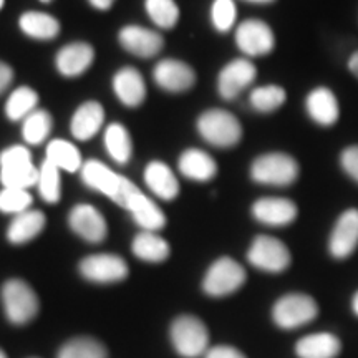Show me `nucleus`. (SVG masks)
I'll return each instance as SVG.
<instances>
[{
    "instance_id": "obj_45",
    "label": "nucleus",
    "mask_w": 358,
    "mask_h": 358,
    "mask_svg": "<svg viewBox=\"0 0 358 358\" xmlns=\"http://www.w3.org/2000/svg\"><path fill=\"white\" fill-rule=\"evenodd\" d=\"M0 358H7V355L2 350H0Z\"/></svg>"
},
{
    "instance_id": "obj_41",
    "label": "nucleus",
    "mask_w": 358,
    "mask_h": 358,
    "mask_svg": "<svg viewBox=\"0 0 358 358\" xmlns=\"http://www.w3.org/2000/svg\"><path fill=\"white\" fill-rule=\"evenodd\" d=\"M348 70L358 80V50L353 52L350 58H348Z\"/></svg>"
},
{
    "instance_id": "obj_35",
    "label": "nucleus",
    "mask_w": 358,
    "mask_h": 358,
    "mask_svg": "<svg viewBox=\"0 0 358 358\" xmlns=\"http://www.w3.org/2000/svg\"><path fill=\"white\" fill-rule=\"evenodd\" d=\"M146 12L150 19L161 29H171L179 19V8L174 0H146Z\"/></svg>"
},
{
    "instance_id": "obj_44",
    "label": "nucleus",
    "mask_w": 358,
    "mask_h": 358,
    "mask_svg": "<svg viewBox=\"0 0 358 358\" xmlns=\"http://www.w3.org/2000/svg\"><path fill=\"white\" fill-rule=\"evenodd\" d=\"M248 2H252V3H271V2H274V0H248Z\"/></svg>"
},
{
    "instance_id": "obj_14",
    "label": "nucleus",
    "mask_w": 358,
    "mask_h": 358,
    "mask_svg": "<svg viewBox=\"0 0 358 358\" xmlns=\"http://www.w3.org/2000/svg\"><path fill=\"white\" fill-rule=\"evenodd\" d=\"M358 248V209H347L335 222L329 250L335 259H347Z\"/></svg>"
},
{
    "instance_id": "obj_36",
    "label": "nucleus",
    "mask_w": 358,
    "mask_h": 358,
    "mask_svg": "<svg viewBox=\"0 0 358 358\" xmlns=\"http://www.w3.org/2000/svg\"><path fill=\"white\" fill-rule=\"evenodd\" d=\"M32 204V196L27 189L3 187L0 191V211L6 214H22L29 211Z\"/></svg>"
},
{
    "instance_id": "obj_4",
    "label": "nucleus",
    "mask_w": 358,
    "mask_h": 358,
    "mask_svg": "<svg viewBox=\"0 0 358 358\" xmlns=\"http://www.w3.org/2000/svg\"><path fill=\"white\" fill-rule=\"evenodd\" d=\"M198 131L209 145L217 148H232L243 138L239 120L226 110L204 111L198 120Z\"/></svg>"
},
{
    "instance_id": "obj_26",
    "label": "nucleus",
    "mask_w": 358,
    "mask_h": 358,
    "mask_svg": "<svg viewBox=\"0 0 358 358\" xmlns=\"http://www.w3.org/2000/svg\"><path fill=\"white\" fill-rule=\"evenodd\" d=\"M133 254L146 262H163L169 257V244L156 232L145 231L133 241Z\"/></svg>"
},
{
    "instance_id": "obj_27",
    "label": "nucleus",
    "mask_w": 358,
    "mask_h": 358,
    "mask_svg": "<svg viewBox=\"0 0 358 358\" xmlns=\"http://www.w3.org/2000/svg\"><path fill=\"white\" fill-rule=\"evenodd\" d=\"M19 25L22 32L37 40H52L60 32V24L55 17L43 12H25L20 17Z\"/></svg>"
},
{
    "instance_id": "obj_15",
    "label": "nucleus",
    "mask_w": 358,
    "mask_h": 358,
    "mask_svg": "<svg viewBox=\"0 0 358 358\" xmlns=\"http://www.w3.org/2000/svg\"><path fill=\"white\" fill-rule=\"evenodd\" d=\"M155 82L166 92L179 93L189 90L196 83V73L189 65L179 60H161L153 70Z\"/></svg>"
},
{
    "instance_id": "obj_39",
    "label": "nucleus",
    "mask_w": 358,
    "mask_h": 358,
    "mask_svg": "<svg viewBox=\"0 0 358 358\" xmlns=\"http://www.w3.org/2000/svg\"><path fill=\"white\" fill-rule=\"evenodd\" d=\"M206 358H245V355L234 347L219 345V347L211 348V350H208Z\"/></svg>"
},
{
    "instance_id": "obj_43",
    "label": "nucleus",
    "mask_w": 358,
    "mask_h": 358,
    "mask_svg": "<svg viewBox=\"0 0 358 358\" xmlns=\"http://www.w3.org/2000/svg\"><path fill=\"white\" fill-rule=\"evenodd\" d=\"M352 308H353V312L357 313L358 315V292L353 295V301H352Z\"/></svg>"
},
{
    "instance_id": "obj_32",
    "label": "nucleus",
    "mask_w": 358,
    "mask_h": 358,
    "mask_svg": "<svg viewBox=\"0 0 358 358\" xmlns=\"http://www.w3.org/2000/svg\"><path fill=\"white\" fill-rule=\"evenodd\" d=\"M57 358H106V348L95 338L78 337L66 342Z\"/></svg>"
},
{
    "instance_id": "obj_23",
    "label": "nucleus",
    "mask_w": 358,
    "mask_h": 358,
    "mask_svg": "<svg viewBox=\"0 0 358 358\" xmlns=\"http://www.w3.org/2000/svg\"><path fill=\"white\" fill-rule=\"evenodd\" d=\"M179 171L192 181H209L216 176L217 164L211 156L201 150H187L179 158Z\"/></svg>"
},
{
    "instance_id": "obj_16",
    "label": "nucleus",
    "mask_w": 358,
    "mask_h": 358,
    "mask_svg": "<svg viewBox=\"0 0 358 358\" xmlns=\"http://www.w3.org/2000/svg\"><path fill=\"white\" fill-rule=\"evenodd\" d=\"M120 43L124 50L140 58H151L158 55L163 48V37L153 30L140 25H128L120 30Z\"/></svg>"
},
{
    "instance_id": "obj_20",
    "label": "nucleus",
    "mask_w": 358,
    "mask_h": 358,
    "mask_svg": "<svg viewBox=\"0 0 358 358\" xmlns=\"http://www.w3.org/2000/svg\"><path fill=\"white\" fill-rule=\"evenodd\" d=\"M105 122V110L98 101H87L75 111L71 118V134L80 141L92 140Z\"/></svg>"
},
{
    "instance_id": "obj_46",
    "label": "nucleus",
    "mask_w": 358,
    "mask_h": 358,
    "mask_svg": "<svg viewBox=\"0 0 358 358\" xmlns=\"http://www.w3.org/2000/svg\"><path fill=\"white\" fill-rule=\"evenodd\" d=\"M40 2H45V3H47V2H52V0H40Z\"/></svg>"
},
{
    "instance_id": "obj_3",
    "label": "nucleus",
    "mask_w": 358,
    "mask_h": 358,
    "mask_svg": "<svg viewBox=\"0 0 358 358\" xmlns=\"http://www.w3.org/2000/svg\"><path fill=\"white\" fill-rule=\"evenodd\" d=\"M0 181L3 187L29 189L38 182V168L34 166L30 151L12 146L0 153Z\"/></svg>"
},
{
    "instance_id": "obj_34",
    "label": "nucleus",
    "mask_w": 358,
    "mask_h": 358,
    "mask_svg": "<svg viewBox=\"0 0 358 358\" xmlns=\"http://www.w3.org/2000/svg\"><path fill=\"white\" fill-rule=\"evenodd\" d=\"M38 192L45 203L55 204L60 199V169L45 159L38 168Z\"/></svg>"
},
{
    "instance_id": "obj_10",
    "label": "nucleus",
    "mask_w": 358,
    "mask_h": 358,
    "mask_svg": "<svg viewBox=\"0 0 358 358\" xmlns=\"http://www.w3.org/2000/svg\"><path fill=\"white\" fill-rule=\"evenodd\" d=\"M236 43L249 57H264L275 47V37L266 22L250 19L237 27Z\"/></svg>"
},
{
    "instance_id": "obj_37",
    "label": "nucleus",
    "mask_w": 358,
    "mask_h": 358,
    "mask_svg": "<svg viewBox=\"0 0 358 358\" xmlns=\"http://www.w3.org/2000/svg\"><path fill=\"white\" fill-rule=\"evenodd\" d=\"M237 17L236 6L232 0H214L211 8L213 25L217 32H229Z\"/></svg>"
},
{
    "instance_id": "obj_9",
    "label": "nucleus",
    "mask_w": 358,
    "mask_h": 358,
    "mask_svg": "<svg viewBox=\"0 0 358 358\" xmlns=\"http://www.w3.org/2000/svg\"><path fill=\"white\" fill-rule=\"evenodd\" d=\"M248 259L254 267L271 272V274L284 272L292 262L287 245L271 236H257L250 244Z\"/></svg>"
},
{
    "instance_id": "obj_25",
    "label": "nucleus",
    "mask_w": 358,
    "mask_h": 358,
    "mask_svg": "<svg viewBox=\"0 0 358 358\" xmlns=\"http://www.w3.org/2000/svg\"><path fill=\"white\" fill-rule=\"evenodd\" d=\"M340 340L332 334H313L301 338L295 352L301 358H335L340 353Z\"/></svg>"
},
{
    "instance_id": "obj_19",
    "label": "nucleus",
    "mask_w": 358,
    "mask_h": 358,
    "mask_svg": "<svg viewBox=\"0 0 358 358\" xmlns=\"http://www.w3.org/2000/svg\"><path fill=\"white\" fill-rule=\"evenodd\" d=\"M93 58H95V52L92 45L77 42L65 45L57 53L55 65L64 77H80L92 66Z\"/></svg>"
},
{
    "instance_id": "obj_11",
    "label": "nucleus",
    "mask_w": 358,
    "mask_h": 358,
    "mask_svg": "<svg viewBox=\"0 0 358 358\" xmlns=\"http://www.w3.org/2000/svg\"><path fill=\"white\" fill-rule=\"evenodd\" d=\"M80 274L96 284H113L127 279L128 266L120 256L113 254H95L80 262Z\"/></svg>"
},
{
    "instance_id": "obj_22",
    "label": "nucleus",
    "mask_w": 358,
    "mask_h": 358,
    "mask_svg": "<svg viewBox=\"0 0 358 358\" xmlns=\"http://www.w3.org/2000/svg\"><path fill=\"white\" fill-rule=\"evenodd\" d=\"M145 182L151 192L164 201H171L178 196L179 182L174 173L161 161H153L145 169Z\"/></svg>"
},
{
    "instance_id": "obj_12",
    "label": "nucleus",
    "mask_w": 358,
    "mask_h": 358,
    "mask_svg": "<svg viewBox=\"0 0 358 358\" xmlns=\"http://www.w3.org/2000/svg\"><path fill=\"white\" fill-rule=\"evenodd\" d=\"M256 75L257 70L252 62L245 60V58H237V60L229 62L217 77L219 95L224 100H234L249 85H252Z\"/></svg>"
},
{
    "instance_id": "obj_24",
    "label": "nucleus",
    "mask_w": 358,
    "mask_h": 358,
    "mask_svg": "<svg viewBox=\"0 0 358 358\" xmlns=\"http://www.w3.org/2000/svg\"><path fill=\"white\" fill-rule=\"evenodd\" d=\"M45 214L42 211H25L13 217L7 229V239L12 244H25L37 237L45 227Z\"/></svg>"
},
{
    "instance_id": "obj_1",
    "label": "nucleus",
    "mask_w": 358,
    "mask_h": 358,
    "mask_svg": "<svg viewBox=\"0 0 358 358\" xmlns=\"http://www.w3.org/2000/svg\"><path fill=\"white\" fill-rule=\"evenodd\" d=\"M83 182L92 189L108 196L111 201L131 213L134 222L145 231L156 232L163 229L166 224V216L146 194L138 189L128 178L115 173L106 164L96 159H90L82 169Z\"/></svg>"
},
{
    "instance_id": "obj_7",
    "label": "nucleus",
    "mask_w": 358,
    "mask_h": 358,
    "mask_svg": "<svg viewBox=\"0 0 358 358\" xmlns=\"http://www.w3.org/2000/svg\"><path fill=\"white\" fill-rule=\"evenodd\" d=\"M245 282V271L231 257H221L209 267L204 277L203 289L211 297H224L234 294Z\"/></svg>"
},
{
    "instance_id": "obj_47",
    "label": "nucleus",
    "mask_w": 358,
    "mask_h": 358,
    "mask_svg": "<svg viewBox=\"0 0 358 358\" xmlns=\"http://www.w3.org/2000/svg\"><path fill=\"white\" fill-rule=\"evenodd\" d=\"M3 7V0H0V8H2Z\"/></svg>"
},
{
    "instance_id": "obj_17",
    "label": "nucleus",
    "mask_w": 358,
    "mask_h": 358,
    "mask_svg": "<svg viewBox=\"0 0 358 358\" xmlns=\"http://www.w3.org/2000/svg\"><path fill=\"white\" fill-rule=\"evenodd\" d=\"M306 110L313 123L320 127H334L340 118V106L335 93L327 87H317L306 98Z\"/></svg>"
},
{
    "instance_id": "obj_8",
    "label": "nucleus",
    "mask_w": 358,
    "mask_h": 358,
    "mask_svg": "<svg viewBox=\"0 0 358 358\" xmlns=\"http://www.w3.org/2000/svg\"><path fill=\"white\" fill-rule=\"evenodd\" d=\"M319 313V306L306 294H289L275 302L272 317L280 329H297L312 322Z\"/></svg>"
},
{
    "instance_id": "obj_42",
    "label": "nucleus",
    "mask_w": 358,
    "mask_h": 358,
    "mask_svg": "<svg viewBox=\"0 0 358 358\" xmlns=\"http://www.w3.org/2000/svg\"><path fill=\"white\" fill-rule=\"evenodd\" d=\"M88 2L95 8H98V10H108L115 3V0H88Z\"/></svg>"
},
{
    "instance_id": "obj_31",
    "label": "nucleus",
    "mask_w": 358,
    "mask_h": 358,
    "mask_svg": "<svg viewBox=\"0 0 358 358\" xmlns=\"http://www.w3.org/2000/svg\"><path fill=\"white\" fill-rule=\"evenodd\" d=\"M37 103V92H34L30 87H20L8 96L6 103V113L12 122H19V120H25L30 113H34Z\"/></svg>"
},
{
    "instance_id": "obj_6",
    "label": "nucleus",
    "mask_w": 358,
    "mask_h": 358,
    "mask_svg": "<svg viewBox=\"0 0 358 358\" xmlns=\"http://www.w3.org/2000/svg\"><path fill=\"white\" fill-rule=\"evenodd\" d=\"M171 342L181 357L196 358L208 350L209 332L198 317L181 315L171 325Z\"/></svg>"
},
{
    "instance_id": "obj_40",
    "label": "nucleus",
    "mask_w": 358,
    "mask_h": 358,
    "mask_svg": "<svg viewBox=\"0 0 358 358\" xmlns=\"http://www.w3.org/2000/svg\"><path fill=\"white\" fill-rule=\"evenodd\" d=\"M13 80V71L10 66L3 62H0V93H3L8 88V85L12 83Z\"/></svg>"
},
{
    "instance_id": "obj_38",
    "label": "nucleus",
    "mask_w": 358,
    "mask_h": 358,
    "mask_svg": "<svg viewBox=\"0 0 358 358\" xmlns=\"http://www.w3.org/2000/svg\"><path fill=\"white\" fill-rule=\"evenodd\" d=\"M340 166L343 173L358 185V145L348 146L340 153Z\"/></svg>"
},
{
    "instance_id": "obj_18",
    "label": "nucleus",
    "mask_w": 358,
    "mask_h": 358,
    "mask_svg": "<svg viewBox=\"0 0 358 358\" xmlns=\"http://www.w3.org/2000/svg\"><path fill=\"white\" fill-rule=\"evenodd\" d=\"M297 206L284 198H262L252 204V216L266 226H289L297 217Z\"/></svg>"
},
{
    "instance_id": "obj_29",
    "label": "nucleus",
    "mask_w": 358,
    "mask_h": 358,
    "mask_svg": "<svg viewBox=\"0 0 358 358\" xmlns=\"http://www.w3.org/2000/svg\"><path fill=\"white\" fill-rule=\"evenodd\" d=\"M105 146L106 150H108L111 159L116 161L118 164H127L128 161L131 159V138H129V133L123 124L113 123L106 128Z\"/></svg>"
},
{
    "instance_id": "obj_13",
    "label": "nucleus",
    "mask_w": 358,
    "mask_h": 358,
    "mask_svg": "<svg viewBox=\"0 0 358 358\" xmlns=\"http://www.w3.org/2000/svg\"><path fill=\"white\" fill-rule=\"evenodd\" d=\"M69 224L75 234H78L82 239L92 244L101 243L108 234L105 217L90 204L75 206L70 211Z\"/></svg>"
},
{
    "instance_id": "obj_33",
    "label": "nucleus",
    "mask_w": 358,
    "mask_h": 358,
    "mask_svg": "<svg viewBox=\"0 0 358 358\" xmlns=\"http://www.w3.org/2000/svg\"><path fill=\"white\" fill-rule=\"evenodd\" d=\"M52 131V116L43 110H35L24 120L22 134L29 145H40Z\"/></svg>"
},
{
    "instance_id": "obj_5",
    "label": "nucleus",
    "mask_w": 358,
    "mask_h": 358,
    "mask_svg": "<svg viewBox=\"0 0 358 358\" xmlns=\"http://www.w3.org/2000/svg\"><path fill=\"white\" fill-rule=\"evenodd\" d=\"M2 303L7 319L15 325L29 324L38 313L37 294L20 279H10L3 284Z\"/></svg>"
},
{
    "instance_id": "obj_30",
    "label": "nucleus",
    "mask_w": 358,
    "mask_h": 358,
    "mask_svg": "<svg viewBox=\"0 0 358 358\" xmlns=\"http://www.w3.org/2000/svg\"><path fill=\"white\" fill-rule=\"evenodd\" d=\"M285 90L279 85H266V87H259L252 90L249 96V103L257 113H272V111L279 110L285 103Z\"/></svg>"
},
{
    "instance_id": "obj_21",
    "label": "nucleus",
    "mask_w": 358,
    "mask_h": 358,
    "mask_svg": "<svg viewBox=\"0 0 358 358\" xmlns=\"http://www.w3.org/2000/svg\"><path fill=\"white\" fill-rule=\"evenodd\" d=\"M113 90L120 101L127 106H138L145 101L146 85L140 71L127 66L122 69L113 78Z\"/></svg>"
},
{
    "instance_id": "obj_2",
    "label": "nucleus",
    "mask_w": 358,
    "mask_h": 358,
    "mask_svg": "<svg viewBox=\"0 0 358 358\" xmlns=\"http://www.w3.org/2000/svg\"><path fill=\"white\" fill-rule=\"evenodd\" d=\"M299 163L290 155L267 153L254 159L250 166V178L259 185L266 186H290L297 181Z\"/></svg>"
},
{
    "instance_id": "obj_28",
    "label": "nucleus",
    "mask_w": 358,
    "mask_h": 358,
    "mask_svg": "<svg viewBox=\"0 0 358 358\" xmlns=\"http://www.w3.org/2000/svg\"><path fill=\"white\" fill-rule=\"evenodd\" d=\"M45 159L50 161L53 166H57L60 171L75 173L83 166L78 148L65 140H53L47 146V158Z\"/></svg>"
}]
</instances>
